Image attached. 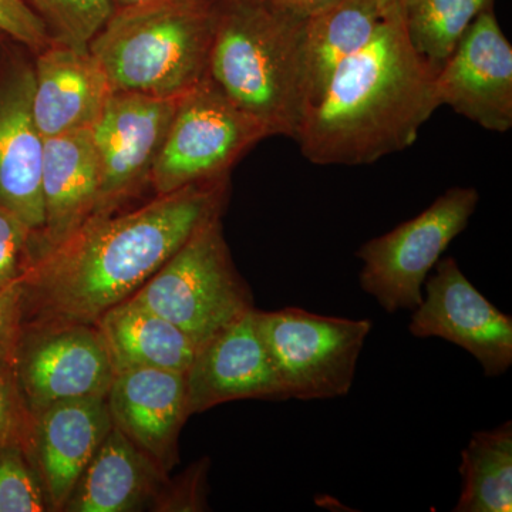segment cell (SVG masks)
I'll use <instances>...</instances> for the list:
<instances>
[{
  "label": "cell",
  "instance_id": "cell-9",
  "mask_svg": "<svg viewBox=\"0 0 512 512\" xmlns=\"http://www.w3.org/2000/svg\"><path fill=\"white\" fill-rule=\"evenodd\" d=\"M28 325L23 323L13 370L33 416L62 400L107 396L116 373L96 325Z\"/></svg>",
  "mask_w": 512,
  "mask_h": 512
},
{
  "label": "cell",
  "instance_id": "cell-27",
  "mask_svg": "<svg viewBox=\"0 0 512 512\" xmlns=\"http://www.w3.org/2000/svg\"><path fill=\"white\" fill-rule=\"evenodd\" d=\"M35 232L18 215L0 208V286L22 281L33 261Z\"/></svg>",
  "mask_w": 512,
  "mask_h": 512
},
{
  "label": "cell",
  "instance_id": "cell-23",
  "mask_svg": "<svg viewBox=\"0 0 512 512\" xmlns=\"http://www.w3.org/2000/svg\"><path fill=\"white\" fill-rule=\"evenodd\" d=\"M397 5L413 49L437 73L493 0H397Z\"/></svg>",
  "mask_w": 512,
  "mask_h": 512
},
{
  "label": "cell",
  "instance_id": "cell-11",
  "mask_svg": "<svg viewBox=\"0 0 512 512\" xmlns=\"http://www.w3.org/2000/svg\"><path fill=\"white\" fill-rule=\"evenodd\" d=\"M180 97L113 93L107 101L90 127L100 165L96 212L116 210L150 183L151 170Z\"/></svg>",
  "mask_w": 512,
  "mask_h": 512
},
{
  "label": "cell",
  "instance_id": "cell-1",
  "mask_svg": "<svg viewBox=\"0 0 512 512\" xmlns=\"http://www.w3.org/2000/svg\"><path fill=\"white\" fill-rule=\"evenodd\" d=\"M227 190L225 177L157 195L123 214L96 212L32 262L22 279L25 315L32 322L96 325L136 295L198 228L221 217Z\"/></svg>",
  "mask_w": 512,
  "mask_h": 512
},
{
  "label": "cell",
  "instance_id": "cell-10",
  "mask_svg": "<svg viewBox=\"0 0 512 512\" xmlns=\"http://www.w3.org/2000/svg\"><path fill=\"white\" fill-rule=\"evenodd\" d=\"M424 282L413 311L414 338H439L467 350L485 376L504 375L512 365V318L478 291L451 256L440 259Z\"/></svg>",
  "mask_w": 512,
  "mask_h": 512
},
{
  "label": "cell",
  "instance_id": "cell-21",
  "mask_svg": "<svg viewBox=\"0 0 512 512\" xmlns=\"http://www.w3.org/2000/svg\"><path fill=\"white\" fill-rule=\"evenodd\" d=\"M390 3L392 0H338L306 20L303 39L305 111L322 99L340 64L369 42Z\"/></svg>",
  "mask_w": 512,
  "mask_h": 512
},
{
  "label": "cell",
  "instance_id": "cell-5",
  "mask_svg": "<svg viewBox=\"0 0 512 512\" xmlns=\"http://www.w3.org/2000/svg\"><path fill=\"white\" fill-rule=\"evenodd\" d=\"M130 299L183 330L198 349L255 308L229 254L221 217L198 228Z\"/></svg>",
  "mask_w": 512,
  "mask_h": 512
},
{
  "label": "cell",
  "instance_id": "cell-6",
  "mask_svg": "<svg viewBox=\"0 0 512 512\" xmlns=\"http://www.w3.org/2000/svg\"><path fill=\"white\" fill-rule=\"evenodd\" d=\"M266 137L265 128L207 76L178 100L150 184L157 195H167L228 177L239 158Z\"/></svg>",
  "mask_w": 512,
  "mask_h": 512
},
{
  "label": "cell",
  "instance_id": "cell-4",
  "mask_svg": "<svg viewBox=\"0 0 512 512\" xmlns=\"http://www.w3.org/2000/svg\"><path fill=\"white\" fill-rule=\"evenodd\" d=\"M218 8L220 0H160L114 9L90 53L113 93L183 96L208 76Z\"/></svg>",
  "mask_w": 512,
  "mask_h": 512
},
{
  "label": "cell",
  "instance_id": "cell-29",
  "mask_svg": "<svg viewBox=\"0 0 512 512\" xmlns=\"http://www.w3.org/2000/svg\"><path fill=\"white\" fill-rule=\"evenodd\" d=\"M25 323V288L22 281L0 286V369L13 366Z\"/></svg>",
  "mask_w": 512,
  "mask_h": 512
},
{
  "label": "cell",
  "instance_id": "cell-14",
  "mask_svg": "<svg viewBox=\"0 0 512 512\" xmlns=\"http://www.w3.org/2000/svg\"><path fill=\"white\" fill-rule=\"evenodd\" d=\"M33 67L9 60L0 69V208L39 237L45 225L42 167L45 138L32 109Z\"/></svg>",
  "mask_w": 512,
  "mask_h": 512
},
{
  "label": "cell",
  "instance_id": "cell-28",
  "mask_svg": "<svg viewBox=\"0 0 512 512\" xmlns=\"http://www.w3.org/2000/svg\"><path fill=\"white\" fill-rule=\"evenodd\" d=\"M0 33L37 53L53 43L45 22L26 0H0Z\"/></svg>",
  "mask_w": 512,
  "mask_h": 512
},
{
  "label": "cell",
  "instance_id": "cell-3",
  "mask_svg": "<svg viewBox=\"0 0 512 512\" xmlns=\"http://www.w3.org/2000/svg\"><path fill=\"white\" fill-rule=\"evenodd\" d=\"M305 25L264 0H220L208 77L269 137L301 126Z\"/></svg>",
  "mask_w": 512,
  "mask_h": 512
},
{
  "label": "cell",
  "instance_id": "cell-20",
  "mask_svg": "<svg viewBox=\"0 0 512 512\" xmlns=\"http://www.w3.org/2000/svg\"><path fill=\"white\" fill-rule=\"evenodd\" d=\"M114 373L161 369L187 373L198 348L173 323L127 299L96 322Z\"/></svg>",
  "mask_w": 512,
  "mask_h": 512
},
{
  "label": "cell",
  "instance_id": "cell-2",
  "mask_svg": "<svg viewBox=\"0 0 512 512\" xmlns=\"http://www.w3.org/2000/svg\"><path fill=\"white\" fill-rule=\"evenodd\" d=\"M436 72L409 42L397 0L359 52L340 64L295 140L318 165L373 164L406 150L439 109Z\"/></svg>",
  "mask_w": 512,
  "mask_h": 512
},
{
  "label": "cell",
  "instance_id": "cell-18",
  "mask_svg": "<svg viewBox=\"0 0 512 512\" xmlns=\"http://www.w3.org/2000/svg\"><path fill=\"white\" fill-rule=\"evenodd\" d=\"M99 195L100 165L90 128L45 138L42 167L45 225L39 237L33 239V261L82 227L96 212Z\"/></svg>",
  "mask_w": 512,
  "mask_h": 512
},
{
  "label": "cell",
  "instance_id": "cell-30",
  "mask_svg": "<svg viewBox=\"0 0 512 512\" xmlns=\"http://www.w3.org/2000/svg\"><path fill=\"white\" fill-rule=\"evenodd\" d=\"M272 9L299 20H308L338 0H264Z\"/></svg>",
  "mask_w": 512,
  "mask_h": 512
},
{
  "label": "cell",
  "instance_id": "cell-12",
  "mask_svg": "<svg viewBox=\"0 0 512 512\" xmlns=\"http://www.w3.org/2000/svg\"><path fill=\"white\" fill-rule=\"evenodd\" d=\"M439 107H451L485 130L512 128V46L493 5L478 13L436 74Z\"/></svg>",
  "mask_w": 512,
  "mask_h": 512
},
{
  "label": "cell",
  "instance_id": "cell-7",
  "mask_svg": "<svg viewBox=\"0 0 512 512\" xmlns=\"http://www.w3.org/2000/svg\"><path fill=\"white\" fill-rule=\"evenodd\" d=\"M258 328L288 399L346 396L373 323L299 308L256 311Z\"/></svg>",
  "mask_w": 512,
  "mask_h": 512
},
{
  "label": "cell",
  "instance_id": "cell-24",
  "mask_svg": "<svg viewBox=\"0 0 512 512\" xmlns=\"http://www.w3.org/2000/svg\"><path fill=\"white\" fill-rule=\"evenodd\" d=\"M45 22L53 42L89 47L113 15L111 0H29Z\"/></svg>",
  "mask_w": 512,
  "mask_h": 512
},
{
  "label": "cell",
  "instance_id": "cell-13",
  "mask_svg": "<svg viewBox=\"0 0 512 512\" xmlns=\"http://www.w3.org/2000/svg\"><path fill=\"white\" fill-rule=\"evenodd\" d=\"M185 386L190 416L234 400H289L259 332L255 308L198 349Z\"/></svg>",
  "mask_w": 512,
  "mask_h": 512
},
{
  "label": "cell",
  "instance_id": "cell-25",
  "mask_svg": "<svg viewBox=\"0 0 512 512\" xmlns=\"http://www.w3.org/2000/svg\"><path fill=\"white\" fill-rule=\"evenodd\" d=\"M50 511L29 450L0 446V512Z\"/></svg>",
  "mask_w": 512,
  "mask_h": 512
},
{
  "label": "cell",
  "instance_id": "cell-8",
  "mask_svg": "<svg viewBox=\"0 0 512 512\" xmlns=\"http://www.w3.org/2000/svg\"><path fill=\"white\" fill-rule=\"evenodd\" d=\"M478 201L476 188H450L417 217L363 244L357 251L363 291L387 313L414 311L431 269L467 228Z\"/></svg>",
  "mask_w": 512,
  "mask_h": 512
},
{
  "label": "cell",
  "instance_id": "cell-15",
  "mask_svg": "<svg viewBox=\"0 0 512 512\" xmlns=\"http://www.w3.org/2000/svg\"><path fill=\"white\" fill-rule=\"evenodd\" d=\"M111 427L106 397L62 400L35 416L30 458L50 511H63Z\"/></svg>",
  "mask_w": 512,
  "mask_h": 512
},
{
  "label": "cell",
  "instance_id": "cell-17",
  "mask_svg": "<svg viewBox=\"0 0 512 512\" xmlns=\"http://www.w3.org/2000/svg\"><path fill=\"white\" fill-rule=\"evenodd\" d=\"M113 90L89 47L53 42L33 67L32 109L43 138L90 128Z\"/></svg>",
  "mask_w": 512,
  "mask_h": 512
},
{
  "label": "cell",
  "instance_id": "cell-22",
  "mask_svg": "<svg viewBox=\"0 0 512 512\" xmlns=\"http://www.w3.org/2000/svg\"><path fill=\"white\" fill-rule=\"evenodd\" d=\"M456 512L512 511V423L477 431L461 451Z\"/></svg>",
  "mask_w": 512,
  "mask_h": 512
},
{
  "label": "cell",
  "instance_id": "cell-19",
  "mask_svg": "<svg viewBox=\"0 0 512 512\" xmlns=\"http://www.w3.org/2000/svg\"><path fill=\"white\" fill-rule=\"evenodd\" d=\"M167 473L111 427L64 505L67 512L138 511L158 498Z\"/></svg>",
  "mask_w": 512,
  "mask_h": 512
},
{
  "label": "cell",
  "instance_id": "cell-31",
  "mask_svg": "<svg viewBox=\"0 0 512 512\" xmlns=\"http://www.w3.org/2000/svg\"><path fill=\"white\" fill-rule=\"evenodd\" d=\"M160 2V0H111L114 9L133 8V6L147 5V3Z\"/></svg>",
  "mask_w": 512,
  "mask_h": 512
},
{
  "label": "cell",
  "instance_id": "cell-26",
  "mask_svg": "<svg viewBox=\"0 0 512 512\" xmlns=\"http://www.w3.org/2000/svg\"><path fill=\"white\" fill-rule=\"evenodd\" d=\"M35 416L30 412L13 366L0 369V446L32 444Z\"/></svg>",
  "mask_w": 512,
  "mask_h": 512
},
{
  "label": "cell",
  "instance_id": "cell-16",
  "mask_svg": "<svg viewBox=\"0 0 512 512\" xmlns=\"http://www.w3.org/2000/svg\"><path fill=\"white\" fill-rule=\"evenodd\" d=\"M113 426L163 468L178 461V437L190 417L184 373L133 369L116 373L106 396Z\"/></svg>",
  "mask_w": 512,
  "mask_h": 512
}]
</instances>
